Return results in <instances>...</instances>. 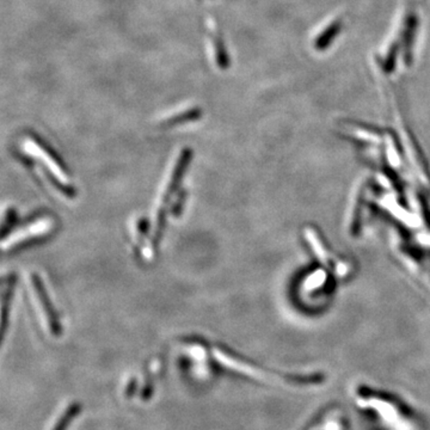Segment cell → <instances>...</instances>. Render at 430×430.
Returning <instances> with one entry per match:
<instances>
[{
  "label": "cell",
  "mask_w": 430,
  "mask_h": 430,
  "mask_svg": "<svg viewBox=\"0 0 430 430\" xmlns=\"http://www.w3.org/2000/svg\"><path fill=\"white\" fill-rule=\"evenodd\" d=\"M188 158H189V152H183V155L177 160L176 165L173 168V172H171V175L169 177L168 183L165 185V189L164 193H162V196L160 198V203L157 206V214H155V226H157V232H160V228L163 227L164 218H165V209L168 206V200L170 198V195L173 194L175 189L178 185V181L181 178L183 172H184L185 166L188 164Z\"/></svg>",
  "instance_id": "3957f363"
},
{
  "label": "cell",
  "mask_w": 430,
  "mask_h": 430,
  "mask_svg": "<svg viewBox=\"0 0 430 430\" xmlns=\"http://www.w3.org/2000/svg\"><path fill=\"white\" fill-rule=\"evenodd\" d=\"M24 148L28 152V155L31 153V155H34L35 158L42 160L43 164L49 169L53 176L59 181L61 187L69 191V175H66V172L59 162H56L55 157L52 155V152L43 146L42 142L36 139L26 138L24 141Z\"/></svg>",
  "instance_id": "6da1fadb"
},
{
  "label": "cell",
  "mask_w": 430,
  "mask_h": 430,
  "mask_svg": "<svg viewBox=\"0 0 430 430\" xmlns=\"http://www.w3.org/2000/svg\"><path fill=\"white\" fill-rule=\"evenodd\" d=\"M31 287H33L35 304L39 310L40 317H41V320L44 324V327H47L48 332H51L53 336L59 335L60 334V324H59V320H56L51 301L46 295L44 289H43L40 279H37V276L31 277Z\"/></svg>",
  "instance_id": "7a4b0ae2"
},
{
  "label": "cell",
  "mask_w": 430,
  "mask_h": 430,
  "mask_svg": "<svg viewBox=\"0 0 430 430\" xmlns=\"http://www.w3.org/2000/svg\"><path fill=\"white\" fill-rule=\"evenodd\" d=\"M207 36L211 43L212 56L214 64L218 69H226L228 67V55L225 48L223 35L220 31L219 26L215 23L213 18L207 19Z\"/></svg>",
  "instance_id": "5b68a950"
},
{
  "label": "cell",
  "mask_w": 430,
  "mask_h": 430,
  "mask_svg": "<svg viewBox=\"0 0 430 430\" xmlns=\"http://www.w3.org/2000/svg\"><path fill=\"white\" fill-rule=\"evenodd\" d=\"M54 226L52 219L49 218H42L35 223L26 225V227L22 228L21 231L13 233L12 236H10L8 243H4V249L8 248H15V246L24 244L26 241H31L33 238L42 237L46 233L49 232Z\"/></svg>",
  "instance_id": "277c9868"
},
{
  "label": "cell",
  "mask_w": 430,
  "mask_h": 430,
  "mask_svg": "<svg viewBox=\"0 0 430 430\" xmlns=\"http://www.w3.org/2000/svg\"><path fill=\"white\" fill-rule=\"evenodd\" d=\"M200 114H201V110L198 108H187V109H183V110L182 109L178 110L175 114H171L170 117H165L160 123L171 127V126L180 125V123L196 120L198 117H200Z\"/></svg>",
  "instance_id": "8992f818"
}]
</instances>
